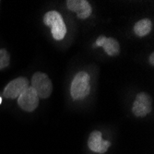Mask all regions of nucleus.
Segmentation results:
<instances>
[{"label": "nucleus", "mask_w": 154, "mask_h": 154, "mask_svg": "<svg viewBox=\"0 0 154 154\" xmlns=\"http://www.w3.org/2000/svg\"><path fill=\"white\" fill-rule=\"evenodd\" d=\"M91 91V78L84 71L79 72L73 79L70 88L71 97L74 101L82 100L86 98Z\"/></svg>", "instance_id": "obj_1"}, {"label": "nucleus", "mask_w": 154, "mask_h": 154, "mask_svg": "<svg viewBox=\"0 0 154 154\" xmlns=\"http://www.w3.org/2000/svg\"><path fill=\"white\" fill-rule=\"evenodd\" d=\"M44 22L46 26L51 28V33L54 40H62L66 33V27L60 13L55 10H51L45 13Z\"/></svg>", "instance_id": "obj_2"}, {"label": "nucleus", "mask_w": 154, "mask_h": 154, "mask_svg": "<svg viewBox=\"0 0 154 154\" xmlns=\"http://www.w3.org/2000/svg\"><path fill=\"white\" fill-rule=\"evenodd\" d=\"M31 87L35 91L39 98L47 99L53 91V84L48 76L42 72H36L31 82Z\"/></svg>", "instance_id": "obj_3"}, {"label": "nucleus", "mask_w": 154, "mask_h": 154, "mask_svg": "<svg viewBox=\"0 0 154 154\" xmlns=\"http://www.w3.org/2000/svg\"><path fill=\"white\" fill-rule=\"evenodd\" d=\"M29 87L28 79L26 78L20 77L8 84L3 91V94L8 99H18L19 96Z\"/></svg>", "instance_id": "obj_4"}, {"label": "nucleus", "mask_w": 154, "mask_h": 154, "mask_svg": "<svg viewBox=\"0 0 154 154\" xmlns=\"http://www.w3.org/2000/svg\"><path fill=\"white\" fill-rule=\"evenodd\" d=\"M151 99L145 92H139L133 103V114L137 117H144L151 112Z\"/></svg>", "instance_id": "obj_5"}, {"label": "nucleus", "mask_w": 154, "mask_h": 154, "mask_svg": "<svg viewBox=\"0 0 154 154\" xmlns=\"http://www.w3.org/2000/svg\"><path fill=\"white\" fill-rule=\"evenodd\" d=\"M18 103L22 110L26 112H32L38 107L39 97L35 91L32 87H29L19 96Z\"/></svg>", "instance_id": "obj_6"}, {"label": "nucleus", "mask_w": 154, "mask_h": 154, "mask_svg": "<svg viewBox=\"0 0 154 154\" xmlns=\"http://www.w3.org/2000/svg\"><path fill=\"white\" fill-rule=\"evenodd\" d=\"M110 146L111 142L103 139V135L100 131L95 130L90 134L88 138V147L91 151L99 154H103L108 150Z\"/></svg>", "instance_id": "obj_7"}, {"label": "nucleus", "mask_w": 154, "mask_h": 154, "mask_svg": "<svg viewBox=\"0 0 154 154\" xmlns=\"http://www.w3.org/2000/svg\"><path fill=\"white\" fill-rule=\"evenodd\" d=\"M67 8L77 13V16L80 20L89 18L91 14V6L86 0H68L66 1Z\"/></svg>", "instance_id": "obj_8"}, {"label": "nucleus", "mask_w": 154, "mask_h": 154, "mask_svg": "<svg viewBox=\"0 0 154 154\" xmlns=\"http://www.w3.org/2000/svg\"><path fill=\"white\" fill-rule=\"evenodd\" d=\"M103 47L105 53L110 55V57H114L119 54L120 52V46L117 41L114 38H106L105 36H100L95 42L93 45V47Z\"/></svg>", "instance_id": "obj_9"}, {"label": "nucleus", "mask_w": 154, "mask_h": 154, "mask_svg": "<svg viewBox=\"0 0 154 154\" xmlns=\"http://www.w3.org/2000/svg\"><path fill=\"white\" fill-rule=\"evenodd\" d=\"M152 28V24L151 21L149 19H143L141 20L137 21L135 25H134V32L136 35L139 36V37H143L148 35Z\"/></svg>", "instance_id": "obj_10"}, {"label": "nucleus", "mask_w": 154, "mask_h": 154, "mask_svg": "<svg viewBox=\"0 0 154 154\" xmlns=\"http://www.w3.org/2000/svg\"><path fill=\"white\" fill-rule=\"evenodd\" d=\"M9 54L6 49H0V70L6 68L9 65Z\"/></svg>", "instance_id": "obj_11"}, {"label": "nucleus", "mask_w": 154, "mask_h": 154, "mask_svg": "<svg viewBox=\"0 0 154 154\" xmlns=\"http://www.w3.org/2000/svg\"><path fill=\"white\" fill-rule=\"evenodd\" d=\"M149 62L151 65H154V54L153 53L149 55Z\"/></svg>", "instance_id": "obj_12"}, {"label": "nucleus", "mask_w": 154, "mask_h": 154, "mask_svg": "<svg viewBox=\"0 0 154 154\" xmlns=\"http://www.w3.org/2000/svg\"><path fill=\"white\" fill-rule=\"evenodd\" d=\"M1 103H2V98L0 97V104H1Z\"/></svg>", "instance_id": "obj_13"}]
</instances>
